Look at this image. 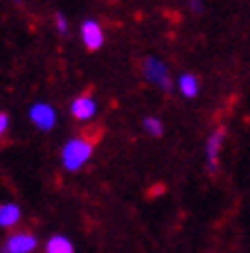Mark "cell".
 Segmentation results:
<instances>
[{
	"instance_id": "3957f363",
	"label": "cell",
	"mask_w": 250,
	"mask_h": 253,
	"mask_svg": "<svg viewBox=\"0 0 250 253\" xmlns=\"http://www.w3.org/2000/svg\"><path fill=\"white\" fill-rule=\"evenodd\" d=\"M38 247V237L30 231H14L5 237L0 247L2 253H34Z\"/></svg>"
},
{
	"instance_id": "6da1fadb",
	"label": "cell",
	"mask_w": 250,
	"mask_h": 253,
	"mask_svg": "<svg viewBox=\"0 0 250 253\" xmlns=\"http://www.w3.org/2000/svg\"><path fill=\"white\" fill-rule=\"evenodd\" d=\"M93 149H95V145H93V140H88V138H81V136L70 138V140L61 147L63 169H66V172H79V169L90 161Z\"/></svg>"
},
{
	"instance_id": "5bb4252c",
	"label": "cell",
	"mask_w": 250,
	"mask_h": 253,
	"mask_svg": "<svg viewBox=\"0 0 250 253\" xmlns=\"http://www.w3.org/2000/svg\"><path fill=\"white\" fill-rule=\"evenodd\" d=\"M189 9L196 11V14H203V11H205L203 0H189Z\"/></svg>"
},
{
	"instance_id": "30bf717a",
	"label": "cell",
	"mask_w": 250,
	"mask_h": 253,
	"mask_svg": "<svg viewBox=\"0 0 250 253\" xmlns=\"http://www.w3.org/2000/svg\"><path fill=\"white\" fill-rule=\"evenodd\" d=\"M176 86H178V90H180L182 97H189V100H192V97H196V95H198V79L194 77L192 73L178 75Z\"/></svg>"
},
{
	"instance_id": "277c9868",
	"label": "cell",
	"mask_w": 250,
	"mask_h": 253,
	"mask_svg": "<svg viewBox=\"0 0 250 253\" xmlns=\"http://www.w3.org/2000/svg\"><path fill=\"white\" fill-rule=\"evenodd\" d=\"M30 120L38 131H52L54 126H57L59 116L52 104H47V102H34V104L30 106Z\"/></svg>"
},
{
	"instance_id": "52a82bcc",
	"label": "cell",
	"mask_w": 250,
	"mask_h": 253,
	"mask_svg": "<svg viewBox=\"0 0 250 253\" xmlns=\"http://www.w3.org/2000/svg\"><path fill=\"white\" fill-rule=\"evenodd\" d=\"M79 32H81V43L88 47L90 52H95V50H99V47L104 45V30H102V25H99L97 21H93V18L83 21Z\"/></svg>"
},
{
	"instance_id": "ba28073f",
	"label": "cell",
	"mask_w": 250,
	"mask_h": 253,
	"mask_svg": "<svg viewBox=\"0 0 250 253\" xmlns=\"http://www.w3.org/2000/svg\"><path fill=\"white\" fill-rule=\"evenodd\" d=\"M21 217H23L21 206L14 204V201H5V204L0 206V228H5V231L16 228Z\"/></svg>"
},
{
	"instance_id": "5b68a950",
	"label": "cell",
	"mask_w": 250,
	"mask_h": 253,
	"mask_svg": "<svg viewBox=\"0 0 250 253\" xmlns=\"http://www.w3.org/2000/svg\"><path fill=\"white\" fill-rule=\"evenodd\" d=\"M97 100L93 95L83 93V95H77L72 102H70V116L79 122H90L95 116H97Z\"/></svg>"
},
{
	"instance_id": "9c48e42d",
	"label": "cell",
	"mask_w": 250,
	"mask_h": 253,
	"mask_svg": "<svg viewBox=\"0 0 250 253\" xmlns=\"http://www.w3.org/2000/svg\"><path fill=\"white\" fill-rule=\"evenodd\" d=\"M45 253H74V244L70 237L57 233L45 242Z\"/></svg>"
},
{
	"instance_id": "8992f818",
	"label": "cell",
	"mask_w": 250,
	"mask_h": 253,
	"mask_svg": "<svg viewBox=\"0 0 250 253\" xmlns=\"http://www.w3.org/2000/svg\"><path fill=\"white\" fill-rule=\"evenodd\" d=\"M225 142V129L219 126L214 129L208 138V145H205V161H208V172H216L219 168V154H221V147Z\"/></svg>"
},
{
	"instance_id": "7c38bea8",
	"label": "cell",
	"mask_w": 250,
	"mask_h": 253,
	"mask_svg": "<svg viewBox=\"0 0 250 253\" xmlns=\"http://www.w3.org/2000/svg\"><path fill=\"white\" fill-rule=\"evenodd\" d=\"M54 25H57V32H59V34H68V18H66L61 11L54 16Z\"/></svg>"
},
{
	"instance_id": "7a4b0ae2",
	"label": "cell",
	"mask_w": 250,
	"mask_h": 253,
	"mask_svg": "<svg viewBox=\"0 0 250 253\" xmlns=\"http://www.w3.org/2000/svg\"><path fill=\"white\" fill-rule=\"evenodd\" d=\"M142 75L149 84L158 86L162 90H172L174 86V79H172V73L167 68V63L158 57H146L142 61Z\"/></svg>"
},
{
	"instance_id": "4fadbf2b",
	"label": "cell",
	"mask_w": 250,
	"mask_h": 253,
	"mask_svg": "<svg viewBox=\"0 0 250 253\" xmlns=\"http://www.w3.org/2000/svg\"><path fill=\"white\" fill-rule=\"evenodd\" d=\"M7 129H9V113H7V111H2V113H0V133L5 136Z\"/></svg>"
},
{
	"instance_id": "8fae6325",
	"label": "cell",
	"mask_w": 250,
	"mask_h": 253,
	"mask_svg": "<svg viewBox=\"0 0 250 253\" xmlns=\"http://www.w3.org/2000/svg\"><path fill=\"white\" fill-rule=\"evenodd\" d=\"M142 129H144L149 136H153V138H158V136H162V133H165L162 120H160V118H156V116H146L144 120H142Z\"/></svg>"
}]
</instances>
